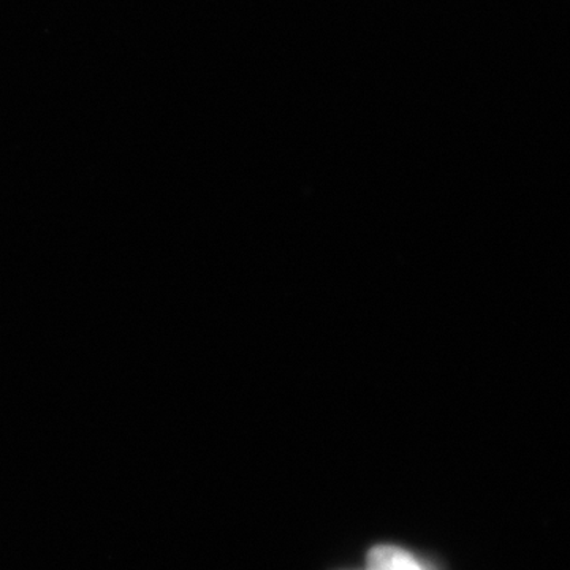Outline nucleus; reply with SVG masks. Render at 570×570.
Segmentation results:
<instances>
[{
    "instance_id": "nucleus-1",
    "label": "nucleus",
    "mask_w": 570,
    "mask_h": 570,
    "mask_svg": "<svg viewBox=\"0 0 570 570\" xmlns=\"http://www.w3.org/2000/svg\"><path fill=\"white\" fill-rule=\"evenodd\" d=\"M370 570H431L417 558L396 547H377L367 558Z\"/></svg>"
}]
</instances>
